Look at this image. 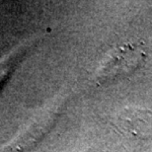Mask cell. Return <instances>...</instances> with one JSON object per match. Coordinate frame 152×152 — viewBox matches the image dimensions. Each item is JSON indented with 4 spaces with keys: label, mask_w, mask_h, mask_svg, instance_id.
Listing matches in <instances>:
<instances>
[{
    "label": "cell",
    "mask_w": 152,
    "mask_h": 152,
    "mask_svg": "<svg viewBox=\"0 0 152 152\" xmlns=\"http://www.w3.org/2000/svg\"><path fill=\"white\" fill-rule=\"evenodd\" d=\"M144 54L134 47L126 45L115 50L100 71V80H106L134 71L140 65Z\"/></svg>",
    "instance_id": "6da1fadb"
},
{
    "label": "cell",
    "mask_w": 152,
    "mask_h": 152,
    "mask_svg": "<svg viewBox=\"0 0 152 152\" xmlns=\"http://www.w3.org/2000/svg\"><path fill=\"white\" fill-rule=\"evenodd\" d=\"M84 152H99V151H98V150L93 149V148H90V149H87L86 151H84Z\"/></svg>",
    "instance_id": "7a4b0ae2"
}]
</instances>
